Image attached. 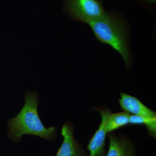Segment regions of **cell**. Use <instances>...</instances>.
Returning a JSON list of instances; mask_svg holds the SVG:
<instances>
[{
  "mask_svg": "<svg viewBox=\"0 0 156 156\" xmlns=\"http://www.w3.org/2000/svg\"><path fill=\"white\" fill-rule=\"evenodd\" d=\"M95 110L100 113L101 122L97 131H95L87 146L89 151V156H105V140L107 132L105 128L107 117L111 112L110 110L106 106L96 108Z\"/></svg>",
  "mask_w": 156,
  "mask_h": 156,
  "instance_id": "cell-4",
  "label": "cell"
},
{
  "mask_svg": "<svg viewBox=\"0 0 156 156\" xmlns=\"http://www.w3.org/2000/svg\"><path fill=\"white\" fill-rule=\"evenodd\" d=\"M130 114L126 112L112 113L108 115L105 121V128L108 133L129 125Z\"/></svg>",
  "mask_w": 156,
  "mask_h": 156,
  "instance_id": "cell-8",
  "label": "cell"
},
{
  "mask_svg": "<svg viewBox=\"0 0 156 156\" xmlns=\"http://www.w3.org/2000/svg\"><path fill=\"white\" fill-rule=\"evenodd\" d=\"M121 98L118 99L121 108L131 115L146 118H156L155 112L146 106L138 98L124 92L120 93Z\"/></svg>",
  "mask_w": 156,
  "mask_h": 156,
  "instance_id": "cell-6",
  "label": "cell"
},
{
  "mask_svg": "<svg viewBox=\"0 0 156 156\" xmlns=\"http://www.w3.org/2000/svg\"><path fill=\"white\" fill-rule=\"evenodd\" d=\"M39 95L35 92L27 91L25 102L21 110L14 118L8 120V136L17 143L24 135H34L46 140L56 139L57 129L54 126L46 128L42 122L38 111Z\"/></svg>",
  "mask_w": 156,
  "mask_h": 156,
  "instance_id": "cell-1",
  "label": "cell"
},
{
  "mask_svg": "<svg viewBox=\"0 0 156 156\" xmlns=\"http://www.w3.org/2000/svg\"><path fill=\"white\" fill-rule=\"evenodd\" d=\"M146 2H147L151 4H154L156 2V0H144Z\"/></svg>",
  "mask_w": 156,
  "mask_h": 156,
  "instance_id": "cell-9",
  "label": "cell"
},
{
  "mask_svg": "<svg viewBox=\"0 0 156 156\" xmlns=\"http://www.w3.org/2000/svg\"><path fill=\"white\" fill-rule=\"evenodd\" d=\"M108 137L109 145L105 156H135L134 144L126 136L110 133Z\"/></svg>",
  "mask_w": 156,
  "mask_h": 156,
  "instance_id": "cell-7",
  "label": "cell"
},
{
  "mask_svg": "<svg viewBox=\"0 0 156 156\" xmlns=\"http://www.w3.org/2000/svg\"><path fill=\"white\" fill-rule=\"evenodd\" d=\"M61 133L63 141L56 156H87L81 144L75 138L74 126L72 123H65L62 127Z\"/></svg>",
  "mask_w": 156,
  "mask_h": 156,
  "instance_id": "cell-5",
  "label": "cell"
},
{
  "mask_svg": "<svg viewBox=\"0 0 156 156\" xmlns=\"http://www.w3.org/2000/svg\"><path fill=\"white\" fill-rule=\"evenodd\" d=\"M89 25L98 41L119 53L128 68L131 64V55L122 20L115 14L106 12L103 17Z\"/></svg>",
  "mask_w": 156,
  "mask_h": 156,
  "instance_id": "cell-2",
  "label": "cell"
},
{
  "mask_svg": "<svg viewBox=\"0 0 156 156\" xmlns=\"http://www.w3.org/2000/svg\"><path fill=\"white\" fill-rule=\"evenodd\" d=\"M64 10L72 19L88 24L107 12L101 0H65Z\"/></svg>",
  "mask_w": 156,
  "mask_h": 156,
  "instance_id": "cell-3",
  "label": "cell"
}]
</instances>
